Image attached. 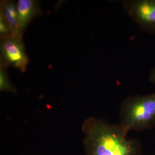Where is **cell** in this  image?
<instances>
[{"mask_svg":"<svg viewBox=\"0 0 155 155\" xmlns=\"http://www.w3.org/2000/svg\"><path fill=\"white\" fill-rule=\"evenodd\" d=\"M84 155H143L141 142L127 136L120 124L90 117L83 122Z\"/></svg>","mask_w":155,"mask_h":155,"instance_id":"6da1fadb","label":"cell"},{"mask_svg":"<svg viewBox=\"0 0 155 155\" xmlns=\"http://www.w3.org/2000/svg\"><path fill=\"white\" fill-rule=\"evenodd\" d=\"M120 125L129 132L151 129L155 126V93L127 97L119 111Z\"/></svg>","mask_w":155,"mask_h":155,"instance_id":"7a4b0ae2","label":"cell"},{"mask_svg":"<svg viewBox=\"0 0 155 155\" xmlns=\"http://www.w3.org/2000/svg\"><path fill=\"white\" fill-rule=\"evenodd\" d=\"M1 58L5 66H11L25 72L28 63L22 36L9 35L1 40Z\"/></svg>","mask_w":155,"mask_h":155,"instance_id":"3957f363","label":"cell"},{"mask_svg":"<svg viewBox=\"0 0 155 155\" xmlns=\"http://www.w3.org/2000/svg\"><path fill=\"white\" fill-rule=\"evenodd\" d=\"M124 7L137 24L144 30L155 33V0L126 1Z\"/></svg>","mask_w":155,"mask_h":155,"instance_id":"277c9868","label":"cell"},{"mask_svg":"<svg viewBox=\"0 0 155 155\" xmlns=\"http://www.w3.org/2000/svg\"><path fill=\"white\" fill-rule=\"evenodd\" d=\"M20 30L27 26L34 17L40 13L38 2L34 0H18L17 3Z\"/></svg>","mask_w":155,"mask_h":155,"instance_id":"5b68a950","label":"cell"},{"mask_svg":"<svg viewBox=\"0 0 155 155\" xmlns=\"http://www.w3.org/2000/svg\"><path fill=\"white\" fill-rule=\"evenodd\" d=\"M11 29V35L22 36V31L19 27L17 4L11 1L1 2V13Z\"/></svg>","mask_w":155,"mask_h":155,"instance_id":"8992f818","label":"cell"},{"mask_svg":"<svg viewBox=\"0 0 155 155\" xmlns=\"http://www.w3.org/2000/svg\"><path fill=\"white\" fill-rule=\"evenodd\" d=\"M0 90L2 91L15 93L16 89L9 80L8 76L5 70V66L1 64L0 68Z\"/></svg>","mask_w":155,"mask_h":155,"instance_id":"52a82bcc","label":"cell"},{"mask_svg":"<svg viewBox=\"0 0 155 155\" xmlns=\"http://www.w3.org/2000/svg\"><path fill=\"white\" fill-rule=\"evenodd\" d=\"M0 33L2 38L12 34L8 25L1 14H0Z\"/></svg>","mask_w":155,"mask_h":155,"instance_id":"ba28073f","label":"cell"},{"mask_svg":"<svg viewBox=\"0 0 155 155\" xmlns=\"http://www.w3.org/2000/svg\"><path fill=\"white\" fill-rule=\"evenodd\" d=\"M149 80L151 82L155 84V69L151 72L150 75Z\"/></svg>","mask_w":155,"mask_h":155,"instance_id":"9c48e42d","label":"cell"}]
</instances>
